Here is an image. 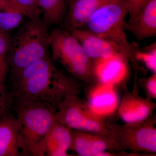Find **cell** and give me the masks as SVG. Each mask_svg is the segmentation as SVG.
<instances>
[{"label": "cell", "mask_w": 156, "mask_h": 156, "mask_svg": "<svg viewBox=\"0 0 156 156\" xmlns=\"http://www.w3.org/2000/svg\"><path fill=\"white\" fill-rule=\"evenodd\" d=\"M51 57L43 58L11 73L9 88L14 102L41 101L56 109L78 92L76 82L58 70Z\"/></svg>", "instance_id": "obj_1"}, {"label": "cell", "mask_w": 156, "mask_h": 156, "mask_svg": "<svg viewBox=\"0 0 156 156\" xmlns=\"http://www.w3.org/2000/svg\"><path fill=\"white\" fill-rule=\"evenodd\" d=\"M22 156H45V142L57 122L56 109L41 101L14 102Z\"/></svg>", "instance_id": "obj_2"}, {"label": "cell", "mask_w": 156, "mask_h": 156, "mask_svg": "<svg viewBox=\"0 0 156 156\" xmlns=\"http://www.w3.org/2000/svg\"><path fill=\"white\" fill-rule=\"evenodd\" d=\"M50 33L49 25L40 18L30 20L19 29L7 55L11 73L50 57Z\"/></svg>", "instance_id": "obj_3"}, {"label": "cell", "mask_w": 156, "mask_h": 156, "mask_svg": "<svg viewBox=\"0 0 156 156\" xmlns=\"http://www.w3.org/2000/svg\"><path fill=\"white\" fill-rule=\"evenodd\" d=\"M127 14L126 0H115L95 11L81 29L114 44L122 50L128 59H136L139 46L128 41L125 28Z\"/></svg>", "instance_id": "obj_4"}, {"label": "cell", "mask_w": 156, "mask_h": 156, "mask_svg": "<svg viewBox=\"0 0 156 156\" xmlns=\"http://www.w3.org/2000/svg\"><path fill=\"white\" fill-rule=\"evenodd\" d=\"M51 59L62 64L73 75L87 80L93 73L92 61L80 42L66 28L57 27L50 33Z\"/></svg>", "instance_id": "obj_5"}, {"label": "cell", "mask_w": 156, "mask_h": 156, "mask_svg": "<svg viewBox=\"0 0 156 156\" xmlns=\"http://www.w3.org/2000/svg\"><path fill=\"white\" fill-rule=\"evenodd\" d=\"M58 123L69 128L99 132L102 125L95 117L89 115L75 95L66 98L56 109Z\"/></svg>", "instance_id": "obj_6"}, {"label": "cell", "mask_w": 156, "mask_h": 156, "mask_svg": "<svg viewBox=\"0 0 156 156\" xmlns=\"http://www.w3.org/2000/svg\"><path fill=\"white\" fill-rule=\"evenodd\" d=\"M66 30L80 42L85 53L92 62H100L113 58L122 61L128 59L122 50L114 44L89 31L83 29Z\"/></svg>", "instance_id": "obj_7"}, {"label": "cell", "mask_w": 156, "mask_h": 156, "mask_svg": "<svg viewBox=\"0 0 156 156\" xmlns=\"http://www.w3.org/2000/svg\"><path fill=\"white\" fill-rule=\"evenodd\" d=\"M126 30L136 40L156 36V0H148L135 19L125 23Z\"/></svg>", "instance_id": "obj_8"}, {"label": "cell", "mask_w": 156, "mask_h": 156, "mask_svg": "<svg viewBox=\"0 0 156 156\" xmlns=\"http://www.w3.org/2000/svg\"><path fill=\"white\" fill-rule=\"evenodd\" d=\"M115 0H71L65 17L66 29L83 28L90 17L101 7Z\"/></svg>", "instance_id": "obj_9"}, {"label": "cell", "mask_w": 156, "mask_h": 156, "mask_svg": "<svg viewBox=\"0 0 156 156\" xmlns=\"http://www.w3.org/2000/svg\"><path fill=\"white\" fill-rule=\"evenodd\" d=\"M19 124L12 113L0 120V156H22L19 144Z\"/></svg>", "instance_id": "obj_10"}, {"label": "cell", "mask_w": 156, "mask_h": 156, "mask_svg": "<svg viewBox=\"0 0 156 156\" xmlns=\"http://www.w3.org/2000/svg\"><path fill=\"white\" fill-rule=\"evenodd\" d=\"M71 143V131L69 128L57 122L46 138L45 156H69L67 151Z\"/></svg>", "instance_id": "obj_11"}, {"label": "cell", "mask_w": 156, "mask_h": 156, "mask_svg": "<svg viewBox=\"0 0 156 156\" xmlns=\"http://www.w3.org/2000/svg\"><path fill=\"white\" fill-rule=\"evenodd\" d=\"M118 99L110 85H105L96 88L89 98V108L92 114L102 116L113 112L116 108Z\"/></svg>", "instance_id": "obj_12"}, {"label": "cell", "mask_w": 156, "mask_h": 156, "mask_svg": "<svg viewBox=\"0 0 156 156\" xmlns=\"http://www.w3.org/2000/svg\"><path fill=\"white\" fill-rule=\"evenodd\" d=\"M72 149L80 156H106V143L101 138L79 131H71Z\"/></svg>", "instance_id": "obj_13"}, {"label": "cell", "mask_w": 156, "mask_h": 156, "mask_svg": "<svg viewBox=\"0 0 156 156\" xmlns=\"http://www.w3.org/2000/svg\"><path fill=\"white\" fill-rule=\"evenodd\" d=\"M43 14L42 19L48 25H60L64 22L67 4L66 0H38Z\"/></svg>", "instance_id": "obj_14"}, {"label": "cell", "mask_w": 156, "mask_h": 156, "mask_svg": "<svg viewBox=\"0 0 156 156\" xmlns=\"http://www.w3.org/2000/svg\"><path fill=\"white\" fill-rule=\"evenodd\" d=\"M150 112L147 104L140 101L132 100L125 102L121 106L120 115L126 122L134 123L145 119Z\"/></svg>", "instance_id": "obj_15"}, {"label": "cell", "mask_w": 156, "mask_h": 156, "mask_svg": "<svg viewBox=\"0 0 156 156\" xmlns=\"http://www.w3.org/2000/svg\"><path fill=\"white\" fill-rule=\"evenodd\" d=\"M135 143L137 146L145 150L156 151V130L151 127H145L136 131Z\"/></svg>", "instance_id": "obj_16"}, {"label": "cell", "mask_w": 156, "mask_h": 156, "mask_svg": "<svg viewBox=\"0 0 156 156\" xmlns=\"http://www.w3.org/2000/svg\"><path fill=\"white\" fill-rule=\"evenodd\" d=\"M25 15L20 11H0V29L9 32L22 22Z\"/></svg>", "instance_id": "obj_17"}, {"label": "cell", "mask_w": 156, "mask_h": 156, "mask_svg": "<svg viewBox=\"0 0 156 156\" xmlns=\"http://www.w3.org/2000/svg\"><path fill=\"white\" fill-rule=\"evenodd\" d=\"M136 59L144 62L147 66L154 73L156 72V42L143 48L138 47Z\"/></svg>", "instance_id": "obj_18"}, {"label": "cell", "mask_w": 156, "mask_h": 156, "mask_svg": "<svg viewBox=\"0 0 156 156\" xmlns=\"http://www.w3.org/2000/svg\"><path fill=\"white\" fill-rule=\"evenodd\" d=\"M14 99L9 88L0 85V120L10 114L13 109Z\"/></svg>", "instance_id": "obj_19"}, {"label": "cell", "mask_w": 156, "mask_h": 156, "mask_svg": "<svg viewBox=\"0 0 156 156\" xmlns=\"http://www.w3.org/2000/svg\"><path fill=\"white\" fill-rule=\"evenodd\" d=\"M23 13L30 19L40 18L42 13L38 0H15Z\"/></svg>", "instance_id": "obj_20"}, {"label": "cell", "mask_w": 156, "mask_h": 156, "mask_svg": "<svg viewBox=\"0 0 156 156\" xmlns=\"http://www.w3.org/2000/svg\"><path fill=\"white\" fill-rule=\"evenodd\" d=\"M128 6V21L135 19L148 0H126Z\"/></svg>", "instance_id": "obj_21"}, {"label": "cell", "mask_w": 156, "mask_h": 156, "mask_svg": "<svg viewBox=\"0 0 156 156\" xmlns=\"http://www.w3.org/2000/svg\"><path fill=\"white\" fill-rule=\"evenodd\" d=\"M12 37L9 32L0 29V56L7 55L11 47Z\"/></svg>", "instance_id": "obj_22"}, {"label": "cell", "mask_w": 156, "mask_h": 156, "mask_svg": "<svg viewBox=\"0 0 156 156\" xmlns=\"http://www.w3.org/2000/svg\"><path fill=\"white\" fill-rule=\"evenodd\" d=\"M10 66L7 55L0 56V85L5 84Z\"/></svg>", "instance_id": "obj_23"}, {"label": "cell", "mask_w": 156, "mask_h": 156, "mask_svg": "<svg viewBox=\"0 0 156 156\" xmlns=\"http://www.w3.org/2000/svg\"><path fill=\"white\" fill-rule=\"evenodd\" d=\"M0 11H18L22 12L15 0H0Z\"/></svg>", "instance_id": "obj_24"}, {"label": "cell", "mask_w": 156, "mask_h": 156, "mask_svg": "<svg viewBox=\"0 0 156 156\" xmlns=\"http://www.w3.org/2000/svg\"><path fill=\"white\" fill-rule=\"evenodd\" d=\"M147 87L149 92L154 97L156 95V75L154 73L152 76L148 80Z\"/></svg>", "instance_id": "obj_25"}]
</instances>
